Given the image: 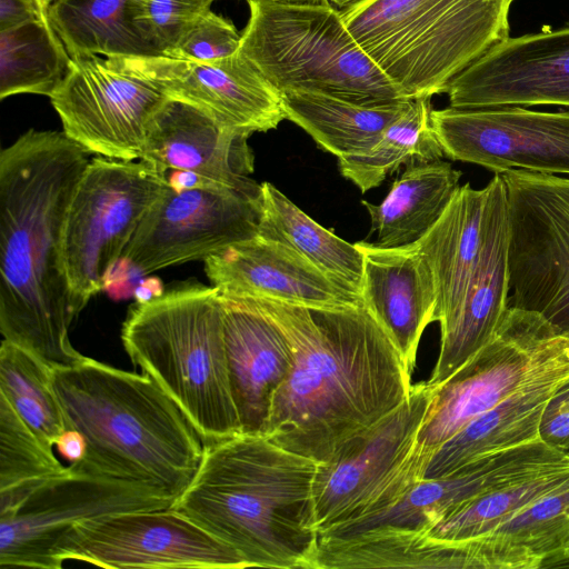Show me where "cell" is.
Here are the masks:
<instances>
[{
	"instance_id": "cell-39",
	"label": "cell",
	"mask_w": 569,
	"mask_h": 569,
	"mask_svg": "<svg viewBox=\"0 0 569 569\" xmlns=\"http://www.w3.org/2000/svg\"><path fill=\"white\" fill-rule=\"evenodd\" d=\"M539 439L569 456V375L559 382L545 405Z\"/></svg>"
},
{
	"instance_id": "cell-27",
	"label": "cell",
	"mask_w": 569,
	"mask_h": 569,
	"mask_svg": "<svg viewBox=\"0 0 569 569\" xmlns=\"http://www.w3.org/2000/svg\"><path fill=\"white\" fill-rule=\"evenodd\" d=\"M510 224L495 233L455 317L440 327V350L426 383L435 389L483 348L509 308Z\"/></svg>"
},
{
	"instance_id": "cell-18",
	"label": "cell",
	"mask_w": 569,
	"mask_h": 569,
	"mask_svg": "<svg viewBox=\"0 0 569 569\" xmlns=\"http://www.w3.org/2000/svg\"><path fill=\"white\" fill-rule=\"evenodd\" d=\"M449 107L569 108V27L508 37L449 83Z\"/></svg>"
},
{
	"instance_id": "cell-8",
	"label": "cell",
	"mask_w": 569,
	"mask_h": 569,
	"mask_svg": "<svg viewBox=\"0 0 569 569\" xmlns=\"http://www.w3.org/2000/svg\"><path fill=\"white\" fill-rule=\"evenodd\" d=\"M432 395L426 382L412 385L402 403L318 463L312 493L319 535L388 509L425 478L432 453L418 436Z\"/></svg>"
},
{
	"instance_id": "cell-43",
	"label": "cell",
	"mask_w": 569,
	"mask_h": 569,
	"mask_svg": "<svg viewBox=\"0 0 569 569\" xmlns=\"http://www.w3.org/2000/svg\"><path fill=\"white\" fill-rule=\"evenodd\" d=\"M331 6H336V8L340 9V11L353 6L360 0H328Z\"/></svg>"
},
{
	"instance_id": "cell-34",
	"label": "cell",
	"mask_w": 569,
	"mask_h": 569,
	"mask_svg": "<svg viewBox=\"0 0 569 569\" xmlns=\"http://www.w3.org/2000/svg\"><path fill=\"white\" fill-rule=\"evenodd\" d=\"M51 369L33 353L2 339L0 395L46 445L53 447L66 425Z\"/></svg>"
},
{
	"instance_id": "cell-3",
	"label": "cell",
	"mask_w": 569,
	"mask_h": 569,
	"mask_svg": "<svg viewBox=\"0 0 569 569\" xmlns=\"http://www.w3.org/2000/svg\"><path fill=\"white\" fill-rule=\"evenodd\" d=\"M318 463L266 435L240 432L204 445L197 473L171 507L249 567L317 569Z\"/></svg>"
},
{
	"instance_id": "cell-5",
	"label": "cell",
	"mask_w": 569,
	"mask_h": 569,
	"mask_svg": "<svg viewBox=\"0 0 569 569\" xmlns=\"http://www.w3.org/2000/svg\"><path fill=\"white\" fill-rule=\"evenodd\" d=\"M121 340L130 360L176 401L204 445L242 432L217 288L187 283L138 301Z\"/></svg>"
},
{
	"instance_id": "cell-1",
	"label": "cell",
	"mask_w": 569,
	"mask_h": 569,
	"mask_svg": "<svg viewBox=\"0 0 569 569\" xmlns=\"http://www.w3.org/2000/svg\"><path fill=\"white\" fill-rule=\"evenodd\" d=\"M247 300L274 322L292 352L264 432L282 448L329 461L409 397L412 370L362 302L309 308Z\"/></svg>"
},
{
	"instance_id": "cell-11",
	"label": "cell",
	"mask_w": 569,
	"mask_h": 569,
	"mask_svg": "<svg viewBox=\"0 0 569 569\" xmlns=\"http://www.w3.org/2000/svg\"><path fill=\"white\" fill-rule=\"evenodd\" d=\"M569 356V337L536 312L509 307L489 342L432 389L418 445L433 451L469 421Z\"/></svg>"
},
{
	"instance_id": "cell-33",
	"label": "cell",
	"mask_w": 569,
	"mask_h": 569,
	"mask_svg": "<svg viewBox=\"0 0 569 569\" xmlns=\"http://www.w3.org/2000/svg\"><path fill=\"white\" fill-rule=\"evenodd\" d=\"M430 99H410L406 110L362 154L338 159L341 174L361 192L380 186L402 164L428 162L445 154L430 121Z\"/></svg>"
},
{
	"instance_id": "cell-16",
	"label": "cell",
	"mask_w": 569,
	"mask_h": 569,
	"mask_svg": "<svg viewBox=\"0 0 569 569\" xmlns=\"http://www.w3.org/2000/svg\"><path fill=\"white\" fill-rule=\"evenodd\" d=\"M430 121L446 157L495 173L522 169L569 174V111L520 106L431 109Z\"/></svg>"
},
{
	"instance_id": "cell-19",
	"label": "cell",
	"mask_w": 569,
	"mask_h": 569,
	"mask_svg": "<svg viewBox=\"0 0 569 569\" xmlns=\"http://www.w3.org/2000/svg\"><path fill=\"white\" fill-rule=\"evenodd\" d=\"M567 466L569 456L537 439L485 456L448 476L422 479L388 509L319 536L346 537L378 527L429 532L451 510L468 500Z\"/></svg>"
},
{
	"instance_id": "cell-21",
	"label": "cell",
	"mask_w": 569,
	"mask_h": 569,
	"mask_svg": "<svg viewBox=\"0 0 569 569\" xmlns=\"http://www.w3.org/2000/svg\"><path fill=\"white\" fill-rule=\"evenodd\" d=\"M250 136L220 124L196 106L168 97L150 121L139 160L163 178L170 171H186L259 194L260 184L250 178Z\"/></svg>"
},
{
	"instance_id": "cell-29",
	"label": "cell",
	"mask_w": 569,
	"mask_h": 569,
	"mask_svg": "<svg viewBox=\"0 0 569 569\" xmlns=\"http://www.w3.org/2000/svg\"><path fill=\"white\" fill-rule=\"evenodd\" d=\"M281 94L286 119L302 128L338 159L369 151L410 100L368 106L321 92Z\"/></svg>"
},
{
	"instance_id": "cell-14",
	"label": "cell",
	"mask_w": 569,
	"mask_h": 569,
	"mask_svg": "<svg viewBox=\"0 0 569 569\" xmlns=\"http://www.w3.org/2000/svg\"><path fill=\"white\" fill-rule=\"evenodd\" d=\"M260 193L226 186L174 189L168 183L122 259L141 274L206 260L258 232Z\"/></svg>"
},
{
	"instance_id": "cell-32",
	"label": "cell",
	"mask_w": 569,
	"mask_h": 569,
	"mask_svg": "<svg viewBox=\"0 0 569 569\" xmlns=\"http://www.w3.org/2000/svg\"><path fill=\"white\" fill-rule=\"evenodd\" d=\"M71 63L48 18L0 31V98L20 93L50 98Z\"/></svg>"
},
{
	"instance_id": "cell-17",
	"label": "cell",
	"mask_w": 569,
	"mask_h": 569,
	"mask_svg": "<svg viewBox=\"0 0 569 569\" xmlns=\"http://www.w3.org/2000/svg\"><path fill=\"white\" fill-rule=\"evenodd\" d=\"M113 58L169 98L196 106L224 127L252 134L276 129L286 119L281 92L239 51L211 62L167 56Z\"/></svg>"
},
{
	"instance_id": "cell-42",
	"label": "cell",
	"mask_w": 569,
	"mask_h": 569,
	"mask_svg": "<svg viewBox=\"0 0 569 569\" xmlns=\"http://www.w3.org/2000/svg\"><path fill=\"white\" fill-rule=\"evenodd\" d=\"M569 561V538L567 539L561 553L551 562L549 567L563 566V562Z\"/></svg>"
},
{
	"instance_id": "cell-25",
	"label": "cell",
	"mask_w": 569,
	"mask_h": 569,
	"mask_svg": "<svg viewBox=\"0 0 569 569\" xmlns=\"http://www.w3.org/2000/svg\"><path fill=\"white\" fill-rule=\"evenodd\" d=\"M568 375L569 356H566L498 405L469 421L433 451L423 479L448 476L485 456L539 439L545 405Z\"/></svg>"
},
{
	"instance_id": "cell-35",
	"label": "cell",
	"mask_w": 569,
	"mask_h": 569,
	"mask_svg": "<svg viewBox=\"0 0 569 569\" xmlns=\"http://www.w3.org/2000/svg\"><path fill=\"white\" fill-rule=\"evenodd\" d=\"M568 479L569 466L486 492L457 506L430 529L429 535L451 542L482 537Z\"/></svg>"
},
{
	"instance_id": "cell-28",
	"label": "cell",
	"mask_w": 569,
	"mask_h": 569,
	"mask_svg": "<svg viewBox=\"0 0 569 569\" xmlns=\"http://www.w3.org/2000/svg\"><path fill=\"white\" fill-rule=\"evenodd\" d=\"M460 178L461 171L442 159L408 164L381 203L362 201L377 244L398 248L419 241L451 202Z\"/></svg>"
},
{
	"instance_id": "cell-15",
	"label": "cell",
	"mask_w": 569,
	"mask_h": 569,
	"mask_svg": "<svg viewBox=\"0 0 569 569\" xmlns=\"http://www.w3.org/2000/svg\"><path fill=\"white\" fill-rule=\"evenodd\" d=\"M102 568L242 569L248 563L172 507L120 512L77 525L59 549V560Z\"/></svg>"
},
{
	"instance_id": "cell-13",
	"label": "cell",
	"mask_w": 569,
	"mask_h": 569,
	"mask_svg": "<svg viewBox=\"0 0 569 569\" xmlns=\"http://www.w3.org/2000/svg\"><path fill=\"white\" fill-rule=\"evenodd\" d=\"M71 58L68 76L50 97L62 131L89 153L139 160L150 121L168 96L113 57Z\"/></svg>"
},
{
	"instance_id": "cell-31",
	"label": "cell",
	"mask_w": 569,
	"mask_h": 569,
	"mask_svg": "<svg viewBox=\"0 0 569 569\" xmlns=\"http://www.w3.org/2000/svg\"><path fill=\"white\" fill-rule=\"evenodd\" d=\"M48 19L71 57L159 56L134 22L133 0H54Z\"/></svg>"
},
{
	"instance_id": "cell-40",
	"label": "cell",
	"mask_w": 569,
	"mask_h": 569,
	"mask_svg": "<svg viewBox=\"0 0 569 569\" xmlns=\"http://www.w3.org/2000/svg\"><path fill=\"white\" fill-rule=\"evenodd\" d=\"M48 18L40 0H0V31Z\"/></svg>"
},
{
	"instance_id": "cell-9",
	"label": "cell",
	"mask_w": 569,
	"mask_h": 569,
	"mask_svg": "<svg viewBox=\"0 0 569 569\" xmlns=\"http://www.w3.org/2000/svg\"><path fill=\"white\" fill-rule=\"evenodd\" d=\"M167 181L144 162L90 159L70 199L62 256L78 316L107 284Z\"/></svg>"
},
{
	"instance_id": "cell-12",
	"label": "cell",
	"mask_w": 569,
	"mask_h": 569,
	"mask_svg": "<svg viewBox=\"0 0 569 569\" xmlns=\"http://www.w3.org/2000/svg\"><path fill=\"white\" fill-rule=\"evenodd\" d=\"M509 307L569 337V178L509 169Z\"/></svg>"
},
{
	"instance_id": "cell-4",
	"label": "cell",
	"mask_w": 569,
	"mask_h": 569,
	"mask_svg": "<svg viewBox=\"0 0 569 569\" xmlns=\"http://www.w3.org/2000/svg\"><path fill=\"white\" fill-rule=\"evenodd\" d=\"M66 429L86 440L76 471L146 485L177 499L200 466L204 441L176 401L147 373L89 357L51 369Z\"/></svg>"
},
{
	"instance_id": "cell-7",
	"label": "cell",
	"mask_w": 569,
	"mask_h": 569,
	"mask_svg": "<svg viewBox=\"0 0 569 569\" xmlns=\"http://www.w3.org/2000/svg\"><path fill=\"white\" fill-rule=\"evenodd\" d=\"M239 52L280 92H321L359 104L408 100L326 3L247 0Z\"/></svg>"
},
{
	"instance_id": "cell-44",
	"label": "cell",
	"mask_w": 569,
	"mask_h": 569,
	"mask_svg": "<svg viewBox=\"0 0 569 569\" xmlns=\"http://www.w3.org/2000/svg\"><path fill=\"white\" fill-rule=\"evenodd\" d=\"M283 2H293V3H326L330 4L328 0H277Z\"/></svg>"
},
{
	"instance_id": "cell-23",
	"label": "cell",
	"mask_w": 569,
	"mask_h": 569,
	"mask_svg": "<svg viewBox=\"0 0 569 569\" xmlns=\"http://www.w3.org/2000/svg\"><path fill=\"white\" fill-rule=\"evenodd\" d=\"M363 254L361 301L413 370L421 336L435 322L432 271L417 243L385 248L356 242Z\"/></svg>"
},
{
	"instance_id": "cell-10",
	"label": "cell",
	"mask_w": 569,
	"mask_h": 569,
	"mask_svg": "<svg viewBox=\"0 0 569 569\" xmlns=\"http://www.w3.org/2000/svg\"><path fill=\"white\" fill-rule=\"evenodd\" d=\"M174 498L146 485L97 477L70 466L31 487L0 492V566L60 569L59 549L88 519L170 508Z\"/></svg>"
},
{
	"instance_id": "cell-37",
	"label": "cell",
	"mask_w": 569,
	"mask_h": 569,
	"mask_svg": "<svg viewBox=\"0 0 569 569\" xmlns=\"http://www.w3.org/2000/svg\"><path fill=\"white\" fill-rule=\"evenodd\" d=\"M216 0H133V19L143 38L167 56L186 30Z\"/></svg>"
},
{
	"instance_id": "cell-41",
	"label": "cell",
	"mask_w": 569,
	"mask_h": 569,
	"mask_svg": "<svg viewBox=\"0 0 569 569\" xmlns=\"http://www.w3.org/2000/svg\"><path fill=\"white\" fill-rule=\"evenodd\" d=\"M54 446L60 455L71 463H78L86 457V440L77 430L66 429L58 437Z\"/></svg>"
},
{
	"instance_id": "cell-30",
	"label": "cell",
	"mask_w": 569,
	"mask_h": 569,
	"mask_svg": "<svg viewBox=\"0 0 569 569\" xmlns=\"http://www.w3.org/2000/svg\"><path fill=\"white\" fill-rule=\"evenodd\" d=\"M257 234L290 247L343 289L360 297L363 254L358 246L320 226L267 181L260 184Z\"/></svg>"
},
{
	"instance_id": "cell-24",
	"label": "cell",
	"mask_w": 569,
	"mask_h": 569,
	"mask_svg": "<svg viewBox=\"0 0 569 569\" xmlns=\"http://www.w3.org/2000/svg\"><path fill=\"white\" fill-rule=\"evenodd\" d=\"M221 298L230 387L241 431L264 435L292 352L280 329L251 301Z\"/></svg>"
},
{
	"instance_id": "cell-20",
	"label": "cell",
	"mask_w": 569,
	"mask_h": 569,
	"mask_svg": "<svg viewBox=\"0 0 569 569\" xmlns=\"http://www.w3.org/2000/svg\"><path fill=\"white\" fill-rule=\"evenodd\" d=\"M509 221L506 183L500 173L482 189L460 186L439 220L416 243L432 271L435 322L447 325L479 272L497 230Z\"/></svg>"
},
{
	"instance_id": "cell-38",
	"label": "cell",
	"mask_w": 569,
	"mask_h": 569,
	"mask_svg": "<svg viewBox=\"0 0 569 569\" xmlns=\"http://www.w3.org/2000/svg\"><path fill=\"white\" fill-rule=\"evenodd\" d=\"M240 43L241 34L233 23L208 10L186 30L167 57L211 62L233 56Z\"/></svg>"
},
{
	"instance_id": "cell-6",
	"label": "cell",
	"mask_w": 569,
	"mask_h": 569,
	"mask_svg": "<svg viewBox=\"0 0 569 569\" xmlns=\"http://www.w3.org/2000/svg\"><path fill=\"white\" fill-rule=\"evenodd\" d=\"M513 2L360 0L341 16L361 49L407 99H430L509 37Z\"/></svg>"
},
{
	"instance_id": "cell-22",
	"label": "cell",
	"mask_w": 569,
	"mask_h": 569,
	"mask_svg": "<svg viewBox=\"0 0 569 569\" xmlns=\"http://www.w3.org/2000/svg\"><path fill=\"white\" fill-rule=\"evenodd\" d=\"M203 262L210 284L223 298L266 299L309 308L362 302L290 247L258 234Z\"/></svg>"
},
{
	"instance_id": "cell-36",
	"label": "cell",
	"mask_w": 569,
	"mask_h": 569,
	"mask_svg": "<svg viewBox=\"0 0 569 569\" xmlns=\"http://www.w3.org/2000/svg\"><path fill=\"white\" fill-rule=\"evenodd\" d=\"M68 470L0 395V492L31 487Z\"/></svg>"
},
{
	"instance_id": "cell-26",
	"label": "cell",
	"mask_w": 569,
	"mask_h": 569,
	"mask_svg": "<svg viewBox=\"0 0 569 569\" xmlns=\"http://www.w3.org/2000/svg\"><path fill=\"white\" fill-rule=\"evenodd\" d=\"M569 538V479L490 533L461 541L466 569L546 568Z\"/></svg>"
},
{
	"instance_id": "cell-2",
	"label": "cell",
	"mask_w": 569,
	"mask_h": 569,
	"mask_svg": "<svg viewBox=\"0 0 569 569\" xmlns=\"http://www.w3.org/2000/svg\"><path fill=\"white\" fill-rule=\"evenodd\" d=\"M89 152L63 131L30 129L0 153V331L50 368L86 358L66 277L67 209Z\"/></svg>"
}]
</instances>
